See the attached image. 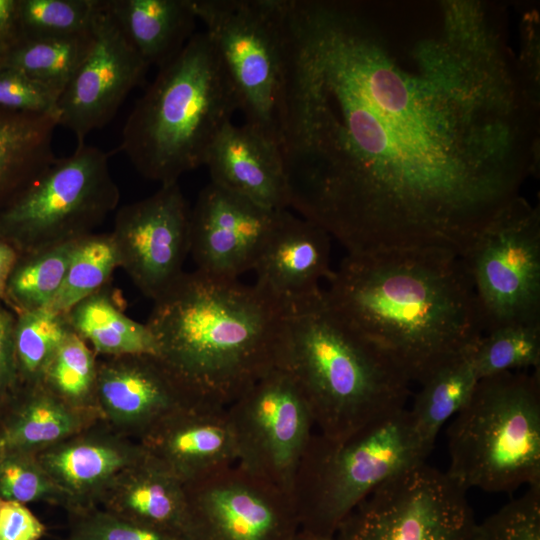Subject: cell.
<instances>
[{
  "label": "cell",
  "instance_id": "b9f144b4",
  "mask_svg": "<svg viewBox=\"0 0 540 540\" xmlns=\"http://www.w3.org/2000/svg\"><path fill=\"white\" fill-rule=\"evenodd\" d=\"M18 255V252L10 244L0 239V300H4L8 277Z\"/></svg>",
  "mask_w": 540,
  "mask_h": 540
},
{
  "label": "cell",
  "instance_id": "603a6c76",
  "mask_svg": "<svg viewBox=\"0 0 540 540\" xmlns=\"http://www.w3.org/2000/svg\"><path fill=\"white\" fill-rule=\"evenodd\" d=\"M86 411L41 383L18 386L0 411V442L4 449L38 453L80 431Z\"/></svg>",
  "mask_w": 540,
  "mask_h": 540
},
{
  "label": "cell",
  "instance_id": "4fadbf2b",
  "mask_svg": "<svg viewBox=\"0 0 540 540\" xmlns=\"http://www.w3.org/2000/svg\"><path fill=\"white\" fill-rule=\"evenodd\" d=\"M184 486L187 540H291L300 528L292 496L238 463Z\"/></svg>",
  "mask_w": 540,
  "mask_h": 540
},
{
  "label": "cell",
  "instance_id": "ba28073f",
  "mask_svg": "<svg viewBox=\"0 0 540 540\" xmlns=\"http://www.w3.org/2000/svg\"><path fill=\"white\" fill-rule=\"evenodd\" d=\"M109 157L85 142L56 157L0 210V239L23 254L94 233L120 200Z\"/></svg>",
  "mask_w": 540,
  "mask_h": 540
},
{
  "label": "cell",
  "instance_id": "6da1fadb",
  "mask_svg": "<svg viewBox=\"0 0 540 540\" xmlns=\"http://www.w3.org/2000/svg\"><path fill=\"white\" fill-rule=\"evenodd\" d=\"M290 209L348 254L462 256L536 172L539 78L481 0H287Z\"/></svg>",
  "mask_w": 540,
  "mask_h": 540
},
{
  "label": "cell",
  "instance_id": "44dd1931",
  "mask_svg": "<svg viewBox=\"0 0 540 540\" xmlns=\"http://www.w3.org/2000/svg\"><path fill=\"white\" fill-rule=\"evenodd\" d=\"M36 455L75 514L90 509L91 495L107 491L145 452L113 439L81 438L62 441Z\"/></svg>",
  "mask_w": 540,
  "mask_h": 540
},
{
  "label": "cell",
  "instance_id": "8992f818",
  "mask_svg": "<svg viewBox=\"0 0 540 540\" xmlns=\"http://www.w3.org/2000/svg\"><path fill=\"white\" fill-rule=\"evenodd\" d=\"M449 467L465 490L510 493L540 484V375L482 378L447 429Z\"/></svg>",
  "mask_w": 540,
  "mask_h": 540
},
{
  "label": "cell",
  "instance_id": "f1b7e54d",
  "mask_svg": "<svg viewBox=\"0 0 540 540\" xmlns=\"http://www.w3.org/2000/svg\"><path fill=\"white\" fill-rule=\"evenodd\" d=\"M77 240L19 254L6 284L4 300L15 314L44 309L58 293Z\"/></svg>",
  "mask_w": 540,
  "mask_h": 540
},
{
  "label": "cell",
  "instance_id": "ac0fdd59",
  "mask_svg": "<svg viewBox=\"0 0 540 540\" xmlns=\"http://www.w3.org/2000/svg\"><path fill=\"white\" fill-rule=\"evenodd\" d=\"M330 254L324 229L281 210L253 269L254 285L290 311L322 294L320 283L333 272Z\"/></svg>",
  "mask_w": 540,
  "mask_h": 540
},
{
  "label": "cell",
  "instance_id": "d590c367",
  "mask_svg": "<svg viewBox=\"0 0 540 540\" xmlns=\"http://www.w3.org/2000/svg\"><path fill=\"white\" fill-rule=\"evenodd\" d=\"M471 540H540V484L476 524Z\"/></svg>",
  "mask_w": 540,
  "mask_h": 540
},
{
  "label": "cell",
  "instance_id": "e0dca14e",
  "mask_svg": "<svg viewBox=\"0 0 540 540\" xmlns=\"http://www.w3.org/2000/svg\"><path fill=\"white\" fill-rule=\"evenodd\" d=\"M201 402L207 401L157 355L105 357L98 362L96 405L117 425L144 433L170 413Z\"/></svg>",
  "mask_w": 540,
  "mask_h": 540
},
{
  "label": "cell",
  "instance_id": "d6986e66",
  "mask_svg": "<svg viewBox=\"0 0 540 540\" xmlns=\"http://www.w3.org/2000/svg\"><path fill=\"white\" fill-rule=\"evenodd\" d=\"M143 434L145 454L184 484L237 463L225 406L201 402L180 408Z\"/></svg>",
  "mask_w": 540,
  "mask_h": 540
},
{
  "label": "cell",
  "instance_id": "5bb4252c",
  "mask_svg": "<svg viewBox=\"0 0 540 540\" xmlns=\"http://www.w3.org/2000/svg\"><path fill=\"white\" fill-rule=\"evenodd\" d=\"M190 208L177 183L116 210L110 232L118 259L136 288L155 301L185 272Z\"/></svg>",
  "mask_w": 540,
  "mask_h": 540
},
{
  "label": "cell",
  "instance_id": "7a4b0ae2",
  "mask_svg": "<svg viewBox=\"0 0 540 540\" xmlns=\"http://www.w3.org/2000/svg\"><path fill=\"white\" fill-rule=\"evenodd\" d=\"M323 289L327 304L421 384L484 334L462 258L437 248L348 254Z\"/></svg>",
  "mask_w": 540,
  "mask_h": 540
},
{
  "label": "cell",
  "instance_id": "9a60e30c",
  "mask_svg": "<svg viewBox=\"0 0 540 540\" xmlns=\"http://www.w3.org/2000/svg\"><path fill=\"white\" fill-rule=\"evenodd\" d=\"M91 31V45L56 104L58 126L70 130L77 143L114 118L149 69L106 0H100Z\"/></svg>",
  "mask_w": 540,
  "mask_h": 540
},
{
  "label": "cell",
  "instance_id": "4dcf8cb0",
  "mask_svg": "<svg viewBox=\"0 0 540 540\" xmlns=\"http://www.w3.org/2000/svg\"><path fill=\"white\" fill-rule=\"evenodd\" d=\"M15 315L17 387L38 384L70 326L65 314L47 308Z\"/></svg>",
  "mask_w": 540,
  "mask_h": 540
},
{
  "label": "cell",
  "instance_id": "83f0119b",
  "mask_svg": "<svg viewBox=\"0 0 540 540\" xmlns=\"http://www.w3.org/2000/svg\"><path fill=\"white\" fill-rule=\"evenodd\" d=\"M92 41V31L61 37L20 38L4 56L2 67L31 78L57 100Z\"/></svg>",
  "mask_w": 540,
  "mask_h": 540
},
{
  "label": "cell",
  "instance_id": "1f68e13d",
  "mask_svg": "<svg viewBox=\"0 0 540 540\" xmlns=\"http://www.w3.org/2000/svg\"><path fill=\"white\" fill-rule=\"evenodd\" d=\"M96 355L70 328L48 363L40 383L67 403L89 408L96 404Z\"/></svg>",
  "mask_w": 540,
  "mask_h": 540
},
{
  "label": "cell",
  "instance_id": "e575fe53",
  "mask_svg": "<svg viewBox=\"0 0 540 540\" xmlns=\"http://www.w3.org/2000/svg\"><path fill=\"white\" fill-rule=\"evenodd\" d=\"M0 497L22 504L50 501L66 504L64 493L40 464L36 453L4 449L0 460Z\"/></svg>",
  "mask_w": 540,
  "mask_h": 540
},
{
  "label": "cell",
  "instance_id": "2e32d148",
  "mask_svg": "<svg viewBox=\"0 0 540 540\" xmlns=\"http://www.w3.org/2000/svg\"><path fill=\"white\" fill-rule=\"evenodd\" d=\"M278 212L208 183L190 209L189 254L195 270L232 280L253 270Z\"/></svg>",
  "mask_w": 540,
  "mask_h": 540
},
{
  "label": "cell",
  "instance_id": "277c9868",
  "mask_svg": "<svg viewBox=\"0 0 540 540\" xmlns=\"http://www.w3.org/2000/svg\"><path fill=\"white\" fill-rule=\"evenodd\" d=\"M330 438L406 408L410 381L374 344L317 298L288 311L280 365Z\"/></svg>",
  "mask_w": 540,
  "mask_h": 540
},
{
  "label": "cell",
  "instance_id": "d6a6232c",
  "mask_svg": "<svg viewBox=\"0 0 540 540\" xmlns=\"http://www.w3.org/2000/svg\"><path fill=\"white\" fill-rule=\"evenodd\" d=\"M479 379L510 371L540 368V324L516 325L483 334L472 348Z\"/></svg>",
  "mask_w": 540,
  "mask_h": 540
},
{
  "label": "cell",
  "instance_id": "f35d334b",
  "mask_svg": "<svg viewBox=\"0 0 540 540\" xmlns=\"http://www.w3.org/2000/svg\"><path fill=\"white\" fill-rule=\"evenodd\" d=\"M46 526L25 505L0 497V540H40Z\"/></svg>",
  "mask_w": 540,
  "mask_h": 540
},
{
  "label": "cell",
  "instance_id": "7c38bea8",
  "mask_svg": "<svg viewBox=\"0 0 540 540\" xmlns=\"http://www.w3.org/2000/svg\"><path fill=\"white\" fill-rule=\"evenodd\" d=\"M227 412L237 463L292 496L314 427L310 407L292 375L274 368L229 404Z\"/></svg>",
  "mask_w": 540,
  "mask_h": 540
},
{
  "label": "cell",
  "instance_id": "3957f363",
  "mask_svg": "<svg viewBox=\"0 0 540 540\" xmlns=\"http://www.w3.org/2000/svg\"><path fill=\"white\" fill-rule=\"evenodd\" d=\"M287 313L254 284L194 270L153 301L146 324L157 356L199 398L227 407L279 367Z\"/></svg>",
  "mask_w": 540,
  "mask_h": 540
},
{
  "label": "cell",
  "instance_id": "74e56055",
  "mask_svg": "<svg viewBox=\"0 0 540 540\" xmlns=\"http://www.w3.org/2000/svg\"><path fill=\"white\" fill-rule=\"evenodd\" d=\"M56 104L57 99L31 78L12 68H0V109L57 118Z\"/></svg>",
  "mask_w": 540,
  "mask_h": 540
},
{
  "label": "cell",
  "instance_id": "ee69618b",
  "mask_svg": "<svg viewBox=\"0 0 540 540\" xmlns=\"http://www.w3.org/2000/svg\"><path fill=\"white\" fill-rule=\"evenodd\" d=\"M6 51L7 48L2 43H0V68L2 67Z\"/></svg>",
  "mask_w": 540,
  "mask_h": 540
},
{
  "label": "cell",
  "instance_id": "7402d4cb",
  "mask_svg": "<svg viewBox=\"0 0 540 540\" xmlns=\"http://www.w3.org/2000/svg\"><path fill=\"white\" fill-rule=\"evenodd\" d=\"M109 489L107 510L179 540L188 539L189 512L184 483L146 454Z\"/></svg>",
  "mask_w": 540,
  "mask_h": 540
},
{
  "label": "cell",
  "instance_id": "4316f807",
  "mask_svg": "<svg viewBox=\"0 0 540 540\" xmlns=\"http://www.w3.org/2000/svg\"><path fill=\"white\" fill-rule=\"evenodd\" d=\"M473 346L422 382L411 409H408L418 433L431 448L441 427L469 401L480 380L472 359Z\"/></svg>",
  "mask_w": 540,
  "mask_h": 540
},
{
  "label": "cell",
  "instance_id": "30bf717a",
  "mask_svg": "<svg viewBox=\"0 0 540 540\" xmlns=\"http://www.w3.org/2000/svg\"><path fill=\"white\" fill-rule=\"evenodd\" d=\"M470 276L484 334L540 324V212L519 196L461 256Z\"/></svg>",
  "mask_w": 540,
  "mask_h": 540
},
{
  "label": "cell",
  "instance_id": "f6af8a7d",
  "mask_svg": "<svg viewBox=\"0 0 540 540\" xmlns=\"http://www.w3.org/2000/svg\"><path fill=\"white\" fill-rule=\"evenodd\" d=\"M3 451H4V448L0 442V460H1V457H2V454H3Z\"/></svg>",
  "mask_w": 540,
  "mask_h": 540
},
{
  "label": "cell",
  "instance_id": "5b68a950",
  "mask_svg": "<svg viewBox=\"0 0 540 540\" xmlns=\"http://www.w3.org/2000/svg\"><path fill=\"white\" fill-rule=\"evenodd\" d=\"M239 111L235 89L207 33H194L158 69L121 133L123 152L144 178L161 185L204 166L208 151Z\"/></svg>",
  "mask_w": 540,
  "mask_h": 540
},
{
  "label": "cell",
  "instance_id": "ffe728a7",
  "mask_svg": "<svg viewBox=\"0 0 540 540\" xmlns=\"http://www.w3.org/2000/svg\"><path fill=\"white\" fill-rule=\"evenodd\" d=\"M204 166L210 182L267 209H290L279 145L250 125L226 124L212 143Z\"/></svg>",
  "mask_w": 540,
  "mask_h": 540
},
{
  "label": "cell",
  "instance_id": "cb8c5ba5",
  "mask_svg": "<svg viewBox=\"0 0 540 540\" xmlns=\"http://www.w3.org/2000/svg\"><path fill=\"white\" fill-rule=\"evenodd\" d=\"M128 40L150 66L173 60L193 36L191 0H106Z\"/></svg>",
  "mask_w": 540,
  "mask_h": 540
},
{
  "label": "cell",
  "instance_id": "ab89813d",
  "mask_svg": "<svg viewBox=\"0 0 540 540\" xmlns=\"http://www.w3.org/2000/svg\"><path fill=\"white\" fill-rule=\"evenodd\" d=\"M15 319L16 315L0 303V411L17 387Z\"/></svg>",
  "mask_w": 540,
  "mask_h": 540
},
{
  "label": "cell",
  "instance_id": "484cf974",
  "mask_svg": "<svg viewBox=\"0 0 540 540\" xmlns=\"http://www.w3.org/2000/svg\"><path fill=\"white\" fill-rule=\"evenodd\" d=\"M65 316L71 330L96 354L158 355L148 325L125 314L108 286L75 304Z\"/></svg>",
  "mask_w": 540,
  "mask_h": 540
},
{
  "label": "cell",
  "instance_id": "f546056e",
  "mask_svg": "<svg viewBox=\"0 0 540 540\" xmlns=\"http://www.w3.org/2000/svg\"><path fill=\"white\" fill-rule=\"evenodd\" d=\"M116 268L119 259L110 232L80 238L64 281L47 309L66 314L75 304L108 286Z\"/></svg>",
  "mask_w": 540,
  "mask_h": 540
},
{
  "label": "cell",
  "instance_id": "9c48e42d",
  "mask_svg": "<svg viewBox=\"0 0 540 540\" xmlns=\"http://www.w3.org/2000/svg\"><path fill=\"white\" fill-rule=\"evenodd\" d=\"M235 89L245 124L279 145L288 28L285 0H191Z\"/></svg>",
  "mask_w": 540,
  "mask_h": 540
},
{
  "label": "cell",
  "instance_id": "d4e9b609",
  "mask_svg": "<svg viewBox=\"0 0 540 540\" xmlns=\"http://www.w3.org/2000/svg\"><path fill=\"white\" fill-rule=\"evenodd\" d=\"M57 118L0 109V210L56 158Z\"/></svg>",
  "mask_w": 540,
  "mask_h": 540
},
{
  "label": "cell",
  "instance_id": "60d3db41",
  "mask_svg": "<svg viewBox=\"0 0 540 540\" xmlns=\"http://www.w3.org/2000/svg\"><path fill=\"white\" fill-rule=\"evenodd\" d=\"M19 39L18 0H0V43L8 49Z\"/></svg>",
  "mask_w": 540,
  "mask_h": 540
},
{
  "label": "cell",
  "instance_id": "7bdbcfd3",
  "mask_svg": "<svg viewBox=\"0 0 540 540\" xmlns=\"http://www.w3.org/2000/svg\"><path fill=\"white\" fill-rule=\"evenodd\" d=\"M291 540H337L335 534H323L308 529L299 528Z\"/></svg>",
  "mask_w": 540,
  "mask_h": 540
},
{
  "label": "cell",
  "instance_id": "8d00e7d4",
  "mask_svg": "<svg viewBox=\"0 0 540 540\" xmlns=\"http://www.w3.org/2000/svg\"><path fill=\"white\" fill-rule=\"evenodd\" d=\"M65 540H179L112 511L87 509L75 513Z\"/></svg>",
  "mask_w": 540,
  "mask_h": 540
},
{
  "label": "cell",
  "instance_id": "836d02e7",
  "mask_svg": "<svg viewBox=\"0 0 540 540\" xmlns=\"http://www.w3.org/2000/svg\"><path fill=\"white\" fill-rule=\"evenodd\" d=\"M100 0H18L20 38H48L90 30Z\"/></svg>",
  "mask_w": 540,
  "mask_h": 540
},
{
  "label": "cell",
  "instance_id": "52a82bcc",
  "mask_svg": "<svg viewBox=\"0 0 540 540\" xmlns=\"http://www.w3.org/2000/svg\"><path fill=\"white\" fill-rule=\"evenodd\" d=\"M432 449L407 408L343 437L312 434L292 491L300 528L334 535L369 494L425 462Z\"/></svg>",
  "mask_w": 540,
  "mask_h": 540
},
{
  "label": "cell",
  "instance_id": "8fae6325",
  "mask_svg": "<svg viewBox=\"0 0 540 540\" xmlns=\"http://www.w3.org/2000/svg\"><path fill=\"white\" fill-rule=\"evenodd\" d=\"M466 492L445 471L418 464L369 494L341 523L337 540H471Z\"/></svg>",
  "mask_w": 540,
  "mask_h": 540
}]
</instances>
